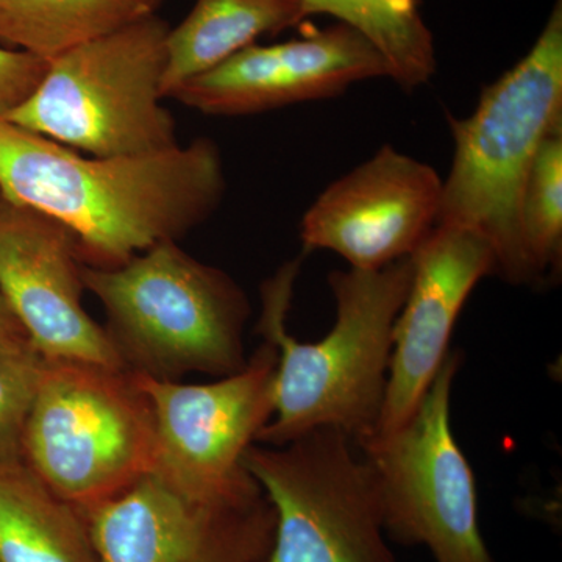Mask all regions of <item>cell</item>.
<instances>
[{
	"label": "cell",
	"mask_w": 562,
	"mask_h": 562,
	"mask_svg": "<svg viewBox=\"0 0 562 562\" xmlns=\"http://www.w3.org/2000/svg\"><path fill=\"white\" fill-rule=\"evenodd\" d=\"M413 279L394 331L386 394L372 435L401 428L449 355L462 306L480 280L494 276L490 244L476 233L435 227L412 255Z\"/></svg>",
	"instance_id": "cell-14"
},
{
	"label": "cell",
	"mask_w": 562,
	"mask_h": 562,
	"mask_svg": "<svg viewBox=\"0 0 562 562\" xmlns=\"http://www.w3.org/2000/svg\"><path fill=\"white\" fill-rule=\"evenodd\" d=\"M380 77L390 79L383 55L362 33L336 22L301 40L251 44L181 85L171 99L211 116H249L336 98Z\"/></svg>",
	"instance_id": "cell-13"
},
{
	"label": "cell",
	"mask_w": 562,
	"mask_h": 562,
	"mask_svg": "<svg viewBox=\"0 0 562 562\" xmlns=\"http://www.w3.org/2000/svg\"><path fill=\"white\" fill-rule=\"evenodd\" d=\"M83 283L105 310V330L133 372L179 382L188 372L222 379L247 364L246 292L179 243L157 244L120 268L83 266Z\"/></svg>",
	"instance_id": "cell-4"
},
{
	"label": "cell",
	"mask_w": 562,
	"mask_h": 562,
	"mask_svg": "<svg viewBox=\"0 0 562 562\" xmlns=\"http://www.w3.org/2000/svg\"><path fill=\"white\" fill-rule=\"evenodd\" d=\"M301 260L261 288L257 331L277 350L276 409L257 442L279 447L316 428H338L353 442L371 436L382 414L392 331L413 279L412 257L376 271H333L336 322L317 342L286 328Z\"/></svg>",
	"instance_id": "cell-2"
},
{
	"label": "cell",
	"mask_w": 562,
	"mask_h": 562,
	"mask_svg": "<svg viewBox=\"0 0 562 562\" xmlns=\"http://www.w3.org/2000/svg\"><path fill=\"white\" fill-rule=\"evenodd\" d=\"M155 420L131 369L46 361L22 461L79 512L124 494L149 475Z\"/></svg>",
	"instance_id": "cell-6"
},
{
	"label": "cell",
	"mask_w": 562,
	"mask_h": 562,
	"mask_svg": "<svg viewBox=\"0 0 562 562\" xmlns=\"http://www.w3.org/2000/svg\"><path fill=\"white\" fill-rule=\"evenodd\" d=\"M49 61L27 52L0 46V120L38 87Z\"/></svg>",
	"instance_id": "cell-21"
},
{
	"label": "cell",
	"mask_w": 562,
	"mask_h": 562,
	"mask_svg": "<svg viewBox=\"0 0 562 562\" xmlns=\"http://www.w3.org/2000/svg\"><path fill=\"white\" fill-rule=\"evenodd\" d=\"M83 261L54 217L0 198V295L46 361L128 369L83 306Z\"/></svg>",
	"instance_id": "cell-11"
},
{
	"label": "cell",
	"mask_w": 562,
	"mask_h": 562,
	"mask_svg": "<svg viewBox=\"0 0 562 562\" xmlns=\"http://www.w3.org/2000/svg\"><path fill=\"white\" fill-rule=\"evenodd\" d=\"M169 32L151 14L58 55L3 120L91 157L179 146L176 120L161 103Z\"/></svg>",
	"instance_id": "cell-5"
},
{
	"label": "cell",
	"mask_w": 562,
	"mask_h": 562,
	"mask_svg": "<svg viewBox=\"0 0 562 562\" xmlns=\"http://www.w3.org/2000/svg\"><path fill=\"white\" fill-rule=\"evenodd\" d=\"M460 366V351H449L413 416L355 446L375 480L387 538L427 547L436 562H495L480 530L475 476L450 424Z\"/></svg>",
	"instance_id": "cell-7"
},
{
	"label": "cell",
	"mask_w": 562,
	"mask_h": 562,
	"mask_svg": "<svg viewBox=\"0 0 562 562\" xmlns=\"http://www.w3.org/2000/svg\"><path fill=\"white\" fill-rule=\"evenodd\" d=\"M243 464L276 512L262 562H397L371 468L346 432L325 427L284 446L254 443Z\"/></svg>",
	"instance_id": "cell-8"
},
{
	"label": "cell",
	"mask_w": 562,
	"mask_h": 562,
	"mask_svg": "<svg viewBox=\"0 0 562 562\" xmlns=\"http://www.w3.org/2000/svg\"><path fill=\"white\" fill-rule=\"evenodd\" d=\"M277 350L262 341L241 371L214 383L181 384L133 372L155 420L150 473L181 494L224 498L260 484L244 468L276 409Z\"/></svg>",
	"instance_id": "cell-9"
},
{
	"label": "cell",
	"mask_w": 562,
	"mask_h": 562,
	"mask_svg": "<svg viewBox=\"0 0 562 562\" xmlns=\"http://www.w3.org/2000/svg\"><path fill=\"white\" fill-rule=\"evenodd\" d=\"M449 122L453 161L436 227L482 236L494 255V276L535 286L520 210L536 154L562 125V0L522 60L484 88L471 116Z\"/></svg>",
	"instance_id": "cell-3"
},
{
	"label": "cell",
	"mask_w": 562,
	"mask_h": 562,
	"mask_svg": "<svg viewBox=\"0 0 562 562\" xmlns=\"http://www.w3.org/2000/svg\"><path fill=\"white\" fill-rule=\"evenodd\" d=\"M210 138L154 154L91 157L0 120V198L65 225L85 266L114 269L201 227L225 194Z\"/></svg>",
	"instance_id": "cell-1"
},
{
	"label": "cell",
	"mask_w": 562,
	"mask_h": 562,
	"mask_svg": "<svg viewBox=\"0 0 562 562\" xmlns=\"http://www.w3.org/2000/svg\"><path fill=\"white\" fill-rule=\"evenodd\" d=\"M165 0H0V46L54 60L157 14Z\"/></svg>",
	"instance_id": "cell-17"
},
{
	"label": "cell",
	"mask_w": 562,
	"mask_h": 562,
	"mask_svg": "<svg viewBox=\"0 0 562 562\" xmlns=\"http://www.w3.org/2000/svg\"><path fill=\"white\" fill-rule=\"evenodd\" d=\"M520 221L536 284L557 280L562 265V125L547 135L536 154Z\"/></svg>",
	"instance_id": "cell-19"
},
{
	"label": "cell",
	"mask_w": 562,
	"mask_h": 562,
	"mask_svg": "<svg viewBox=\"0 0 562 562\" xmlns=\"http://www.w3.org/2000/svg\"><path fill=\"white\" fill-rule=\"evenodd\" d=\"M441 195L435 168L384 146L310 206L301 224L303 246L376 271L419 249L435 231Z\"/></svg>",
	"instance_id": "cell-12"
},
{
	"label": "cell",
	"mask_w": 562,
	"mask_h": 562,
	"mask_svg": "<svg viewBox=\"0 0 562 562\" xmlns=\"http://www.w3.org/2000/svg\"><path fill=\"white\" fill-rule=\"evenodd\" d=\"M0 347H13V349L32 347L27 335L22 330L20 322L16 321L13 313L10 312L2 295H0Z\"/></svg>",
	"instance_id": "cell-22"
},
{
	"label": "cell",
	"mask_w": 562,
	"mask_h": 562,
	"mask_svg": "<svg viewBox=\"0 0 562 562\" xmlns=\"http://www.w3.org/2000/svg\"><path fill=\"white\" fill-rule=\"evenodd\" d=\"M79 513L102 562H262L276 531V512L261 487L195 498L154 473Z\"/></svg>",
	"instance_id": "cell-10"
},
{
	"label": "cell",
	"mask_w": 562,
	"mask_h": 562,
	"mask_svg": "<svg viewBox=\"0 0 562 562\" xmlns=\"http://www.w3.org/2000/svg\"><path fill=\"white\" fill-rule=\"evenodd\" d=\"M308 21L302 0H195L188 16L171 27L162 98L216 68L262 35L299 27Z\"/></svg>",
	"instance_id": "cell-15"
},
{
	"label": "cell",
	"mask_w": 562,
	"mask_h": 562,
	"mask_svg": "<svg viewBox=\"0 0 562 562\" xmlns=\"http://www.w3.org/2000/svg\"><path fill=\"white\" fill-rule=\"evenodd\" d=\"M44 362L32 347H0V461L22 460V436Z\"/></svg>",
	"instance_id": "cell-20"
},
{
	"label": "cell",
	"mask_w": 562,
	"mask_h": 562,
	"mask_svg": "<svg viewBox=\"0 0 562 562\" xmlns=\"http://www.w3.org/2000/svg\"><path fill=\"white\" fill-rule=\"evenodd\" d=\"M306 16L327 14L362 33L383 55L402 90L424 87L436 72L432 33L419 0H302Z\"/></svg>",
	"instance_id": "cell-18"
},
{
	"label": "cell",
	"mask_w": 562,
	"mask_h": 562,
	"mask_svg": "<svg viewBox=\"0 0 562 562\" xmlns=\"http://www.w3.org/2000/svg\"><path fill=\"white\" fill-rule=\"evenodd\" d=\"M0 562H102L87 524L24 461H0Z\"/></svg>",
	"instance_id": "cell-16"
}]
</instances>
